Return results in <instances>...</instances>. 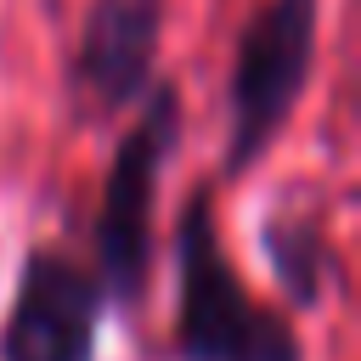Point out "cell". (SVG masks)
Returning <instances> with one entry per match:
<instances>
[{
  "label": "cell",
  "mask_w": 361,
  "mask_h": 361,
  "mask_svg": "<svg viewBox=\"0 0 361 361\" xmlns=\"http://www.w3.org/2000/svg\"><path fill=\"white\" fill-rule=\"evenodd\" d=\"M175 361H305L288 310L265 305L226 254L209 186L175 220Z\"/></svg>",
  "instance_id": "1"
},
{
  "label": "cell",
  "mask_w": 361,
  "mask_h": 361,
  "mask_svg": "<svg viewBox=\"0 0 361 361\" xmlns=\"http://www.w3.org/2000/svg\"><path fill=\"white\" fill-rule=\"evenodd\" d=\"M180 130H186L180 85L158 73L152 90L135 102V118L107 158L96 220H90V271L102 276L113 310H141L147 293H152L158 186H164V169L180 147Z\"/></svg>",
  "instance_id": "2"
},
{
  "label": "cell",
  "mask_w": 361,
  "mask_h": 361,
  "mask_svg": "<svg viewBox=\"0 0 361 361\" xmlns=\"http://www.w3.org/2000/svg\"><path fill=\"white\" fill-rule=\"evenodd\" d=\"M322 0H259L231 45L220 180H243L299 113L316 73Z\"/></svg>",
  "instance_id": "3"
},
{
  "label": "cell",
  "mask_w": 361,
  "mask_h": 361,
  "mask_svg": "<svg viewBox=\"0 0 361 361\" xmlns=\"http://www.w3.org/2000/svg\"><path fill=\"white\" fill-rule=\"evenodd\" d=\"M102 276L56 243H34L0 322V361H96L107 322Z\"/></svg>",
  "instance_id": "4"
},
{
  "label": "cell",
  "mask_w": 361,
  "mask_h": 361,
  "mask_svg": "<svg viewBox=\"0 0 361 361\" xmlns=\"http://www.w3.org/2000/svg\"><path fill=\"white\" fill-rule=\"evenodd\" d=\"M169 0H90L68 56V96L79 118L130 113L158 79Z\"/></svg>",
  "instance_id": "5"
},
{
  "label": "cell",
  "mask_w": 361,
  "mask_h": 361,
  "mask_svg": "<svg viewBox=\"0 0 361 361\" xmlns=\"http://www.w3.org/2000/svg\"><path fill=\"white\" fill-rule=\"evenodd\" d=\"M259 254L293 310H322L338 288V254L316 209H271L259 226Z\"/></svg>",
  "instance_id": "6"
}]
</instances>
